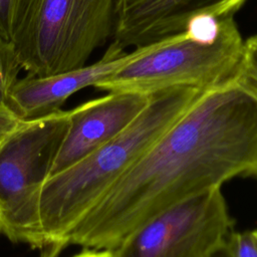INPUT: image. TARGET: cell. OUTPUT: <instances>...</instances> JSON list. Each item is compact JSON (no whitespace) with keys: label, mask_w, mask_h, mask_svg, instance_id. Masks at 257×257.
Instances as JSON below:
<instances>
[{"label":"cell","mask_w":257,"mask_h":257,"mask_svg":"<svg viewBox=\"0 0 257 257\" xmlns=\"http://www.w3.org/2000/svg\"><path fill=\"white\" fill-rule=\"evenodd\" d=\"M239 177H257V90L234 79L204 90L82 217L68 245L114 250L154 216Z\"/></svg>","instance_id":"6da1fadb"},{"label":"cell","mask_w":257,"mask_h":257,"mask_svg":"<svg viewBox=\"0 0 257 257\" xmlns=\"http://www.w3.org/2000/svg\"><path fill=\"white\" fill-rule=\"evenodd\" d=\"M202 92L180 86L152 93L146 108L117 137L47 179L39 208L43 235L40 257L60 254L82 217Z\"/></svg>","instance_id":"7a4b0ae2"},{"label":"cell","mask_w":257,"mask_h":257,"mask_svg":"<svg viewBox=\"0 0 257 257\" xmlns=\"http://www.w3.org/2000/svg\"><path fill=\"white\" fill-rule=\"evenodd\" d=\"M115 0H18L11 42L27 74L86 65L112 36Z\"/></svg>","instance_id":"3957f363"},{"label":"cell","mask_w":257,"mask_h":257,"mask_svg":"<svg viewBox=\"0 0 257 257\" xmlns=\"http://www.w3.org/2000/svg\"><path fill=\"white\" fill-rule=\"evenodd\" d=\"M244 42L234 17L220 18L213 39L195 38L185 31L144 46L138 56L94 87L144 94L180 86L211 89L238 79Z\"/></svg>","instance_id":"277c9868"},{"label":"cell","mask_w":257,"mask_h":257,"mask_svg":"<svg viewBox=\"0 0 257 257\" xmlns=\"http://www.w3.org/2000/svg\"><path fill=\"white\" fill-rule=\"evenodd\" d=\"M69 126V110L21 120L0 144V229L41 250L40 197Z\"/></svg>","instance_id":"5b68a950"},{"label":"cell","mask_w":257,"mask_h":257,"mask_svg":"<svg viewBox=\"0 0 257 257\" xmlns=\"http://www.w3.org/2000/svg\"><path fill=\"white\" fill-rule=\"evenodd\" d=\"M222 188L183 201L151 218L116 249L117 257H212L223 250L234 220Z\"/></svg>","instance_id":"8992f818"},{"label":"cell","mask_w":257,"mask_h":257,"mask_svg":"<svg viewBox=\"0 0 257 257\" xmlns=\"http://www.w3.org/2000/svg\"><path fill=\"white\" fill-rule=\"evenodd\" d=\"M247 0H115L113 42L122 47L151 45L186 31L201 16L234 17Z\"/></svg>","instance_id":"52a82bcc"},{"label":"cell","mask_w":257,"mask_h":257,"mask_svg":"<svg viewBox=\"0 0 257 257\" xmlns=\"http://www.w3.org/2000/svg\"><path fill=\"white\" fill-rule=\"evenodd\" d=\"M151 95L108 92L69 110L68 131L51 175L70 167L117 137L146 108Z\"/></svg>","instance_id":"ba28073f"},{"label":"cell","mask_w":257,"mask_h":257,"mask_svg":"<svg viewBox=\"0 0 257 257\" xmlns=\"http://www.w3.org/2000/svg\"><path fill=\"white\" fill-rule=\"evenodd\" d=\"M143 47L126 52L112 41L102 57L92 64L44 77L27 74L13 85L7 107L20 120H31L54 113L61 109L73 93L84 87L94 86L138 56Z\"/></svg>","instance_id":"9c48e42d"},{"label":"cell","mask_w":257,"mask_h":257,"mask_svg":"<svg viewBox=\"0 0 257 257\" xmlns=\"http://www.w3.org/2000/svg\"><path fill=\"white\" fill-rule=\"evenodd\" d=\"M23 69L11 41L0 36V104L7 106L9 93Z\"/></svg>","instance_id":"30bf717a"},{"label":"cell","mask_w":257,"mask_h":257,"mask_svg":"<svg viewBox=\"0 0 257 257\" xmlns=\"http://www.w3.org/2000/svg\"><path fill=\"white\" fill-rule=\"evenodd\" d=\"M225 251L229 257H257V243L251 231H232L227 238Z\"/></svg>","instance_id":"8fae6325"},{"label":"cell","mask_w":257,"mask_h":257,"mask_svg":"<svg viewBox=\"0 0 257 257\" xmlns=\"http://www.w3.org/2000/svg\"><path fill=\"white\" fill-rule=\"evenodd\" d=\"M18 0H0V36L11 41L15 8Z\"/></svg>","instance_id":"7c38bea8"},{"label":"cell","mask_w":257,"mask_h":257,"mask_svg":"<svg viewBox=\"0 0 257 257\" xmlns=\"http://www.w3.org/2000/svg\"><path fill=\"white\" fill-rule=\"evenodd\" d=\"M21 120L5 104H0V144L19 125Z\"/></svg>","instance_id":"4fadbf2b"},{"label":"cell","mask_w":257,"mask_h":257,"mask_svg":"<svg viewBox=\"0 0 257 257\" xmlns=\"http://www.w3.org/2000/svg\"><path fill=\"white\" fill-rule=\"evenodd\" d=\"M72 257H117L114 250L83 248L81 252Z\"/></svg>","instance_id":"5bb4252c"},{"label":"cell","mask_w":257,"mask_h":257,"mask_svg":"<svg viewBox=\"0 0 257 257\" xmlns=\"http://www.w3.org/2000/svg\"><path fill=\"white\" fill-rule=\"evenodd\" d=\"M212 257H229V256L227 255V253H226V251H225V248H224L223 250L217 252V253H216L215 255H213Z\"/></svg>","instance_id":"9a60e30c"},{"label":"cell","mask_w":257,"mask_h":257,"mask_svg":"<svg viewBox=\"0 0 257 257\" xmlns=\"http://www.w3.org/2000/svg\"><path fill=\"white\" fill-rule=\"evenodd\" d=\"M251 233H252V236H253V238L255 239V241H256V243H257V228L254 229V230H252Z\"/></svg>","instance_id":"2e32d148"},{"label":"cell","mask_w":257,"mask_h":257,"mask_svg":"<svg viewBox=\"0 0 257 257\" xmlns=\"http://www.w3.org/2000/svg\"><path fill=\"white\" fill-rule=\"evenodd\" d=\"M0 232H1V229H0Z\"/></svg>","instance_id":"e0dca14e"}]
</instances>
